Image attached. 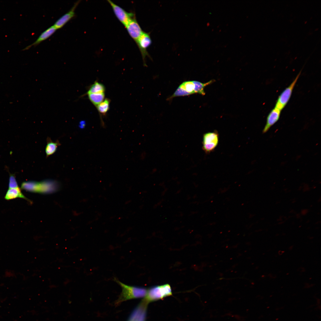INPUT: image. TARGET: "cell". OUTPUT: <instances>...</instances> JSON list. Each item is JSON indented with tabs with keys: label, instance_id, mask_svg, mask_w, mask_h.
I'll list each match as a JSON object with an SVG mask.
<instances>
[{
	"label": "cell",
	"instance_id": "cell-9",
	"mask_svg": "<svg viewBox=\"0 0 321 321\" xmlns=\"http://www.w3.org/2000/svg\"><path fill=\"white\" fill-rule=\"evenodd\" d=\"M147 306L139 303L133 310L127 321H146Z\"/></svg>",
	"mask_w": 321,
	"mask_h": 321
},
{
	"label": "cell",
	"instance_id": "cell-15",
	"mask_svg": "<svg viewBox=\"0 0 321 321\" xmlns=\"http://www.w3.org/2000/svg\"><path fill=\"white\" fill-rule=\"evenodd\" d=\"M105 88L102 83L95 81L91 86L86 95L90 94L105 93Z\"/></svg>",
	"mask_w": 321,
	"mask_h": 321
},
{
	"label": "cell",
	"instance_id": "cell-18",
	"mask_svg": "<svg viewBox=\"0 0 321 321\" xmlns=\"http://www.w3.org/2000/svg\"><path fill=\"white\" fill-rule=\"evenodd\" d=\"M110 100L108 98H106L100 104L96 106L98 111L100 115L104 116L109 109Z\"/></svg>",
	"mask_w": 321,
	"mask_h": 321
},
{
	"label": "cell",
	"instance_id": "cell-12",
	"mask_svg": "<svg viewBox=\"0 0 321 321\" xmlns=\"http://www.w3.org/2000/svg\"><path fill=\"white\" fill-rule=\"evenodd\" d=\"M57 29L53 26L48 28L43 32L37 40L32 44L28 46L24 50H27L32 46H35L42 41L51 37L56 32Z\"/></svg>",
	"mask_w": 321,
	"mask_h": 321
},
{
	"label": "cell",
	"instance_id": "cell-3",
	"mask_svg": "<svg viewBox=\"0 0 321 321\" xmlns=\"http://www.w3.org/2000/svg\"><path fill=\"white\" fill-rule=\"evenodd\" d=\"M51 181H44L40 182L34 181H27L23 182L21 185L22 189L32 192L50 193L56 190L54 187L56 184Z\"/></svg>",
	"mask_w": 321,
	"mask_h": 321
},
{
	"label": "cell",
	"instance_id": "cell-20",
	"mask_svg": "<svg viewBox=\"0 0 321 321\" xmlns=\"http://www.w3.org/2000/svg\"><path fill=\"white\" fill-rule=\"evenodd\" d=\"M189 95H191L190 93L179 86L174 94L169 97V99H171L175 97L188 96Z\"/></svg>",
	"mask_w": 321,
	"mask_h": 321
},
{
	"label": "cell",
	"instance_id": "cell-10",
	"mask_svg": "<svg viewBox=\"0 0 321 321\" xmlns=\"http://www.w3.org/2000/svg\"><path fill=\"white\" fill-rule=\"evenodd\" d=\"M80 1H78L75 3L70 10L59 18L53 26L57 29H60L72 18L75 15V9Z\"/></svg>",
	"mask_w": 321,
	"mask_h": 321
},
{
	"label": "cell",
	"instance_id": "cell-14",
	"mask_svg": "<svg viewBox=\"0 0 321 321\" xmlns=\"http://www.w3.org/2000/svg\"><path fill=\"white\" fill-rule=\"evenodd\" d=\"M47 141L45 152L46 156L48 157L55 152L58 147L60 143L58 141L53 142L49 138H48Z\"/></svg>",
	"mask_w": 321,
	"mask_h": 321
},
{
	"label": "cell",
	"instance_id": "cell-1",
	"mask_svg": "<svg viewBox=\"0 0 321 321\" xmlns=\"http://www.w3.org/2000/svg\"><path fill=\"white\" fill-rule=\"evenodd\" d=\"M114 281L121 287L122 292L115 302V305H119L121 303L132 299L144 298L147 289L145 287L128 285L125 284L116 278Z\"/></svg>",
	"mask_w": 321,
	"mask_h": 321
},
{
	"label": "cell",
	"instance_id": "cell-17",
	"mask_svg": "<svg viewBox=\"0 0 321 321\" xmlns=\"http://www.w3.org/2000/svg\"><path fill=\"white\" fill-rule=\"evenodd\" d=\"M214 81L215 80L213 79L207 82L202 83L197 81H193L195 86L194 89L195 93H197L203 95H205V92L204 91L205 87L207 85L213 83Z\"/></svg>",
	"mask_w": 321,
	"mask_h": 321
},
{
	"label": "cell",
	"instance_id": "cell-19",
	"mask_svg": "<svg viewBox=\"0 0 321 321\" xmlns=\"http://www.w3.org/2000/svg\"><path fill=\"white\" fill-rule=\"evenodd\" d=\"M180 86L190 93V95L195 93L194 92L195 86L193 81L184 82Z\"/></svg>",
	"mask_w": 321,
	"mask_h": 321
},
{
	"label": "cell",
	"instance_id": "cell-22",
	"mask_svg": "<svg viewBox=\"0 0 321 321\" xmlns=\"http://www.w3.org/2000/svg\"><path fill=\"white\" fill-rule=\"evenodd\" d=\"M283 253V251H278V254L279 255H281Z\"/></svg>",
	"mask_w": 321,
	"mask_h": 321
},
{
	"label": "cell",
	"instance_id": "cell-7",
	"mask_svg": "<svg viewBox=\"0 0 321 321\" xmlns=\"http://www.w3.org/2000/svg\"><path fill=\"white\" fill-rule=\"evenodd\" d=\"M140 51L144 64L146 66L145 58L146 56L150 58L147 48L151 45L152 40L149 33L144 32L136 43Z\"/></svg>",
	"mask_w": 321,
	"mask_h": 321
},
{
	"label": "cell",
	"instance_id": "cell-5",
	"mask_svg": "<svg viewBox=\"0 0 321 321\" xmlns=\"http://www.w3.org/2000/svg\"><path fill=\"white\" fill-rule=\"evenodd\" d=\"M218 140V134L216 131L205 133L203 139V150L206 153L211 152L216 147Z\"/></svg>",
	"mask_w": 321,
	"mask_h": 321
},
{
	"label": "cell",
	"instance_id": "cell-13",
	"mask_svg": "<svg viewBox=\"0 0 321 321\" xmlns=\"http://www.w3.org/2000/svg\"><path fill=\"white\" fill-rule=\"evenodd\" d=\"M17 198H22L31 203L32 202L30 200L22 193L19 187L15 188H9L4 196L5 199L9 200Z\"/></svg>",
	"mask_w": 321,
	"mask_h": 321
},
{
	"label": "cell",
	"instance_id": "cell-4",
	"mask_svg": "<svg viewBox=\"0 0 321 321\" xmlns=\"http://www.w3.org/2000/svg\"><path fill=\"white\" fill-rule=\"evenodd\" d=\"M297 75L292 83L281 93L276 101L275 108L281 111L286 106L291 97L293 90L300 75Z\"/></svg>",
	"mask_w": 321,
	"mask_h": 321
},
{
	"label": "cell",
	"instance_id": "cell-11",
	"mask_svg": "<svg viewBox=\"0 0 321 321\" xmlns=\"http://www.w3.org/2000/svg\"><path fill=\"white\" fill-rule=\"evenodd\" d=\"M281 111L275 108H273L267 116L265 125L262 130L263 133L267 132L270 128L279 120Z\"/></svg>",
	"mask_w": 321,
	"mask_h": 321
},
{
	"label": "cell",
	"instance_id": "cell-2",
	"mask_svg": "<svg viewBox=\"0 0 321 321\" xmlns=\"http://www.w3.org/2000/svg\"><path fill=\"white\" fill-rule=\"evenodd\" d=\"M170 285L165 284L152 287L147 289V294L143 299L148 303L162 300L172 295Z\"/></svg>",
	"mask_w": 321,
	"mask_h": 321
},
{
	"label": "cell",
	"instance_id": "cell-8",
	"mask_svg": "<svg viewBox=\"0 0 321 321\" xmlns=\"http://www.w3.org/2000/svg\"><path fill=\"white\" fill-rule=\"evenodd\" d=\"M129 34L136 43L144 32L135 16L125 26Z\"/></svg>",
	"mask_w": 321,
	"mask_h": 321
},
{
	"label": "cell",
	"instance_id": "cell-16",
	"mask_svg": "<svg viewBox=\"0 0 321 321\" xmlns=\"http://www.w3.org/2000/svg\"><path fill=\"white\" fill-rule=\"evenodd\" d=\"M87 95L90 102L95 107L104 100L105 97V93L90 94Z\"/></svg>",
	"mask_w": 321,
	"mask_h": 321
},
{
	"label": "cell",
	"instance_id": "cell-6",
	"mask_svg": "<svg viewBox=\"0 0 321 321\" xmlns=\"http://www.w3.org/2000/svg\"><path fill=\"white\" fill-rule=\"evenodd\" d=\"M114 12L119 21L125 26L135 16L132 12H128L112 1L107 0Z\"/></svg>",
	"mask_w": 321,
	"mask_h": 321
},
{
	"label": "cell",
	"instance_id": "cell-21",
	"mask_svg": "<svg viewBox=\"0 0 321 321\" xmlns=\"http://www.w3.org/2000/svg\"><path fill=\"white\" fill-rule=\"evenodd\" d=\"M9 188L19 187L14 174H10L8 184Z\"/></svg>",
	"mask_w": 321,
	"mask_h": 321
}]
</instances>
